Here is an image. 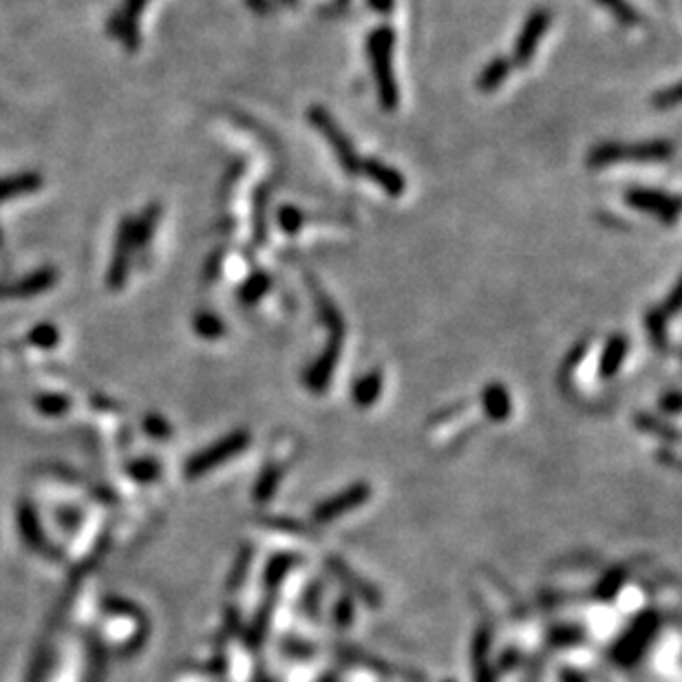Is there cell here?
<instances>
[{"mask_svg":"<svg viewBox=\"0 0 682 682\" xmlns=\"http://www.w3.org/2000/svg\"><path fill=\"white\" fill-rule=\"evenodd\" d=\"M393 46L395 29L392 25H380L366 38V55L374 73L375 93H378L380 108L387 113L398 111L400 106V88L393 73Z\"/></svg>","mask_w":682,"mask_h":682,"instance_id":"cell-1","label":"cell"},{"mask_svg":"<svg viewBox=\"0 0 682 682\" xmlns=\"http://www.w3.org/2000/svg\"><path fill=\"white\" fill-rule=\"evenodd\" d=\"M676 153V146L669 139H649V142L620 144L601 142L587 153V166L605 168L614 164H662L669 162Z\"/></svg>","mask_w":682,"mask_h":682,"instance_id":"cell-2","label":"cell"},{"mask_svg":"<svg viewBox=\"0 0 682 682\" xmlns=\"http://www.w3.org/2000/svg\"><path fill=\"white\" fill-rule=\"evenodd\" d=\"M307 122L323 135L324 142L329 144V148L336 155L338 164L342 166V171L349 173L351 177L360 175V164L362 157L356 153V146L349 139V135L341 129V124L336 122V117L327 111L324 106H309L307 108Z\"/></svg>","mask_w":682,"mask_h":682,"instance_id":"cell-3","label":"cell"},{"mask_svg":"<svg viewBox=\"0 0 682 682\" xmlns=\"http://www.w3.org/2000/svg\"><path fill=\"white\" fill-rule=\"evenodd\" d=\"M623 201L629 208L638 210V213H645L656 216L658 221L667 225L678 223L680 216V199L669 192H662L658 188H643V186H632L625 190Z\"/></svg>","mask_w":682,"mask_h":682,"instance_id":"cell-4","label":"cell"},{"mask_svg":"<svg viewBox=\"0 0 682 682\" xmlns=\"http://www.w3.org/2000/svg\"><path fill=\"white\" fill-rule=\"evenodd\" d=\"M550 22H552V13L550 9L539 7L535 12H530V16L526 18L524 27H521L519 36L515 40V51H512V60L517 67H528L530 60L537 54L539 42L543 40V36L548 34Z\"/></svg>","mask_w":682,"mask_h":682,"instance_id":"cell-5","label":"cell"},{"mask_svg":"<svg viewBox=\"0 0 682 682\" xmlns=\"http://www.w3.org/2000/svg\"><path fill=\"white\" fill-rule=\"evenodd\" d=\"M342 342H345V336L329 333V341L327 345H324L323 354L309 365L307 371H305V387L312 393H324L327 384L332 383L333 369H336L338 358H341Z\"/></svg>","mask_w":682,"mask_h":682,"instance_id":"cell-6","label":"cell"},{"mask_svg":"<svg viewBox=\"0 0 682 682\" xmlns=\"http://www.w3.org/2000/svg\"><path fill=\"white\" fill-rule=\"evenodd\" d=\"M248 442H250V435H248L246 431H237L232 433V435L223 437V440L216 442L215 446H210L208 450L197 455V458L186 467V473L190 475V477H197V475H201L204 470L215 468L216 464L225 462V459H230L232 455H237L239 450L246 449Z\"/></svg>","mask_w":682,"mask_h":682,"instance_id":"cell-7","label":"cell"},{"mask_svg":"<svg viewBox=\"0 0 682 682\" xmlns=\"http://www.w3.org/2000/svg\"><path fill=\"white\" fill-rule=\"evenodd\" d=\"M680 312V285H676L671 290L669 299H665V303L656 305L645 314V327L649 332V338H652L653 347L658 351H667L669 349V338H667V321L671 316Z\"/></svg>","mask_w":682,"mask_h":682,"instance_id":"cell-8","label":"cell"},{"mask_svg":"<svg viewBox=\"0 0 682 682\" xmlns=\"http://www.w3.org/2000/svg\"><path fill=\"white\" fill-rule=\"evenodd\" d=\"M360 175L366 177L369 181H374L375 186L383 188L389 197L398 199L407 190V180H404L402 173L398 168L389 166L383 159L378 157H365L360 164Z\"/></svg>","mask_w":682,"mask_h":682,"instance_id":"cell-9","label":"cell"},{"mask_svg":"<svg viewBox=\"0 0 682 682\" xmlns=\"http://www.w3.org/2000/svg\"><path fill=\"white\" fill-rule=\"evenodd\" d=\"M366 500H369V486H366V484H356V486L347 488L341 495L323 501L321 506L314 510V521H316V524H327V521H333L341 515H345V512H349L351 508H358L360 503H365Z\"/></svg>","mask_w":682,"mask_h":682,"instance_id":"cell-10","label":"cell"},{"mask_svg":"<svg viewBox=\"0 0 682 682\" xmlns=\"http://www.w3.org/2000/svg\"><path fill=\"white\" fill-rule=\"evenodd\" d=\"M656 625L658 620L653 614L641 616V619L634 623L632 632H629L627 636L619 643V647H616V658H619L620 662H625V665L636 661V658L643 653V649H645L649 645V641H652L653 632H656Z\"/></svg>","mask_w":682,"mask_h":682,"instance_id":"cell-11","label":"cell"},{"mask_svg":"<svg viewBox=\"0 0 682 682\" xmlns=\"http://www.w3.org/2000/svg\"><path fill=\"white\" fill-rule=\"evenodd\" d=\"M482 404H484V411H486V416L495 422L506 420V417L512 413L510 393H508V389L500 383H491V384H486V387H484Z\"/></svg>","mask_w":682,"mask_h":682,"instance_id":"cell-12","label":"cell"},{"mask_svg":"<svg viewBox=\"0 0 682 682\" xmlns=\"http://www.w3.org/2000/svg\"><path fill=\"white\" fill-rule=\"evenodd\" d=\"M629 342L623 333H616L611 336L608 342H605V349L601 354V362H599V375L601 378H614L619 374L620 365L625 362V356H627Z\"/></svg>","mask_w":682,"mask_h":682,"instance_id":"cell-13","label":"cell"},{"mask_svg":"<svg viewBox=\"0 0 682 682\" xmlns=\"http://www.w3.org/2000/svg\"><path fill=\"white\" fill-rule=\"evenodd\" d=\"M512 63L506 55H495L477 75V88L482 93H495L508 80L512 72Z\"/></svg>","mask_w":682,"mask_h":682,"instance_id":"cell-14","label":"cell"},{"mask_svg":"<svg viewBox=\"0 0 682 682\" xmlns=\"http://www.w3.org/2000/svg\"><path fill=\"white\" fill-rule=\"evenodd\" d=\"M383 384H384V375L380 369L369 371L362 378H358V383L354 384V402L358 404L360 408H369L374 407L375 400L380 398L383 393Z\"/></svg>","mask_w":682,"mask_h":682,"instance_id":"cell-15","label":"cell"},{"mask_svg":"<svg viewBox=\"0 0 682 682\" xmlns=\"http://www.w3.org/2000/svg\"><path fill=\"white\" fill-rule=\"evenodd\" d=\"M55 283V272L54 270H40L34 276L22 281L21 285H0V299H7V296H31L38 291L49 290Z\"/></svg>","mask_w":682,"mask_h":682,"instance_id":"cell-16","label":"cell"},{"mask_svg":"<svg viewBox=\"0 0 682 682\" xmlns=\"http://www.w3.org/2000/svg\"><path fill=\"white\" fill-rule=\"evenodd\" d=\"M272 288V279L270 274H265V272H254L252 276H248L246 283L239 288V300H241L243 305H254L258 303V300L263 299V296L267 294Z\"/></svg>","mask_w":682,"mask_h":682,"instance_id":"cell-17","label":"cell"},{"mask_svg":"<svg viewBox=\"0 0 682 682\" xmlns=\"http://www.w3.org/2000/svg\"><path fill=\"white\" fill-rule=\"evenodd\" d=\"M599 4H603L605 9L625 27H636L643 22V16L638 13V9L634 7L627 0H596Z\"/></svg>","mask_w":682,"mask_h":682,"instance_id":"cell-18","label":"cell"},{"mask_svg":"<svg viewBox=\"0 0 682 682\" xmlns=\"http://www.w3.org/2000/svg\"><path fill=\"white\" fill-rule=\"evenodd\" d=\"M40 177L38 175H21L12 177V180H0V201L12 199V197L27 195V192H34L36 188H40Z\"/></svg>","mask_w":682,"mask_h":682,"instance_id":"cell-19","label":"cell"},{"mask_svg":"<svg viewBox=\"0 0 682 682\" xmlns=\"http://www.w3.org/2000/svg\"><path fill=\"white\" fill-rule=\"evenodd\" d=\"M281 475H283V470H281L279 467L267 468L265 473H263V477L257 482V486H254V500H258V501L270 500V497L274 495L276 486H279Z\"/></svg>","mask_w":682,"mask_h":682,"instance_id":"cell-20","label":"cell"},{"mask_svg":"<svg viewBox=\"0 0 682 682\" xmlns=\"http://www.w3.org/2000/svg\"><path fill=\"white\" fill-rule=\"evenodd\" d=\"M195 329H197V333H199L201 338H208V341H215V338L223 336L225 324H223V321H221L219 316H215V314L201 312V314H197V318H195Z\"/></svg>","mask_w":682,"mask_h":682,"instance_id":"cell-21","label":"cell"},{"mask_svg":"<svg viewBox=\"0 0 682 682\" xmlns=\"http://www.w3.org/2000/svg\"><path fill=\"white\" fill-rule=\"evenodd\" d=\"M276 221H279L285 234H299L305 223V215L296 206H281L279 213H276Z\"/></svg>","mask_w":682,"mask_h":682,"instance_id":"cell-22","label":"cell"},{"mask_svg":"<svg viewBox=\"0 0 682 682\" xmlns=\"http://www.w3.org/2000/svg\"><path fill=\"white\" fill-rule=\"evenodd\" d=\"M157 208H150L148 213H146L142 219L135 221V225L131 228V232H133V246H144L146 241L150 239V232L155 230V221H157Z\"/></svg>","mask_w":682,"mask_h":682,"instance_id":"cell-23","label":"cell"},{"mask_svg":"<svg viewBox=\"0 0 682 682\" xmlns=\"http://www.w3.org/2000/svg\"><path fill=\"white\" fill-rule=\"evenodd\" d=\"M652 102H653V106L658 108V111H667V108L678 106V102H680V84H671V87L661 88V91H658V93H653Z\"/></svg>","mask_w":682,"mask_h":682,"instance_id":"cell-24","label":"cell"},{"mask_svg":"<svg viewBox=\"0 0 682 682\" xmlns=\"http://www.w3.org/2000/svg\"><path fill=\"white\" fill-rule=\"evenodd\" d=\"M288 570H290V559L288 557L274 559V561L270 563V568H267V585L270 587L279 585L281 578H283V575Z\"/></svg>","mask_w":682,"mask_h":682,"instance_id":"cell-25","label":"cell"},{"mask_svg":"<svg viewBox=\"0 0 682 682\" xmlns=\"http://www.w3.org/2000/svg\"><path fill=\"white\" fill-rule=\"evenodd\" d=\"M636 426H638V429H643V431L661 433V435H665V437L671 435L676 440V431L674 429H669V426H667V425H662V422L653 420V417H649V416H638L636 417Z\"/></svg>","mask_w":682,"mask_h":682,"instance_id":"cell-26","label":"cell"},{"mask_svg":"<svg viewBox=\"0 0 682 682\" xmlns=\"http://www.w3.org/2000/svg\"><path fill=\"white\" fill-rule=\"evenodd\" d=\"M351 620H354V603H351L349 596H342L336 605V623L341 627H349Z\"/></svg>","mask_w":682,"mask_h":682,"instance_id":"cell-27","label":"cell"},{"mask_svg":"<svg viewBox=\"0 0 682 682\" xmlns=\"http://www.w3.org/2000/svg\"><path fill=\"white\" fill-rule=\"evenodd\" d=\"M31 341H34L36 345L51 347V345H55V341H58V332H55L51 324H40V327H38L36 332L31 333Z\"/></svg>","mask_w":682,"mask_h":682,"instance_id":"cell-28","label":"cell"},{"mask_svg":"<svg viewBox=\"0 0 682 682\" xmlns=\"http://www.w3.org/2000/svg\"><path fill=\"white\" fill-rule=\"evenodd\" d=\"M40 408L46 413H58L67 408V400L64 398H42L40 400Z\"/></svg>","mask_w":682,"mask_h":682,"instance_id":"cell-29","label":"cell"},{"mask_svg":"<svg viewBox=\"0 0 682 682\" xmlns=\"http://www.w3.org/2000/svg\"><path fill=\"white\" fill-rule=\"evenodd\" d=\"M661 408L667 413H678L680 411V395L678 392H669L665 398L661 400Z\"/></svg>","mask_w":682,"mask_h":682,"instance_id":"cell-30","label":"cell"},{"mask_svg":"<svg viewBox=\"0 0 682 682\" xmlns=\"http://www.w3.org/2000/svg\"><path fill=\"white\" fill-rule=\"evenodd\" d=\"M620 583H623V575H620V572H614V575H610L608 578H605L603 585H601V594L611 596L616 590H619Z\"/></svg>","mask_w":682,"mask_h":682,"instance_id":"cell-31","label":"cell"},{"mask_svg":"<svg viewBox=\"0 0 682 682\" xmlns=\"http://www.w3.org/2000/svg\"><path fill=\"white\" fill-rule=\"evenodd\" d=\"M144 3L146 0H129V3H126V16L124 18L129 21V25H126L129 27V31H131V27H133V21L138 18V13L142 12Z\"/></svg>","mask_w":682,"mask_h":682,"instance_id":"cell-32","label":"cell"},{"mask_svg":"<svg viewBox=\"0 0 682 682\" xmlns=\"http://www.w3.org/2000/svg\"><path fill=\"white\" fill-rule=\"evenodd\" d=\"M366 3H369L371 9H375L378 13H383V16L384 13L393 12V7H395V0H366Z\"/></svg>","mask_w":682,"mask_h":682,"instance_id":"cell-33","label":"cell"},{"mask_svg":"<svg viewBox=\"0 0 682 682\" xmlns=\"http://www.w3.org/2000/svg\"><path fill=\"white\" fill-rule=\"evenodd\" d=\"M563 682H583V678L581 676L572 674V671H566V674H563Z\"/></svg>","mask_w":682,"mask_h":682,"instance_id":"cell-34","label":"cell"}]
</instances>
